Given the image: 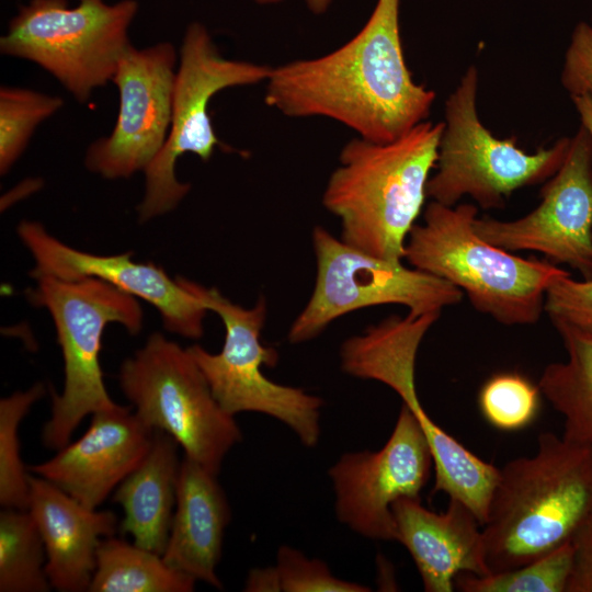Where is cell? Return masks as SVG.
Returning a JSON list of instances; mask_svg holds the SVG:
<instances>
[{
    "mask_svg": "<svg viewBox=\"0 0 592 592\" xmlns=\"http://www.w3.org/2000/svg\"><path fill=\"white\" fill-rule=\"evenodd\" d=\"M400 0H377L360 32L335 50L273 68L265 103L289 117L338 121L374 143L424 122L435 92L417 83L402 48Z\"/></svg>",
    "mask_w": 592,
    "mask_h": 592,
    "instance_id": "cell-1",
    "label": "cell"
},
{
    "mask_svg": "<svg viewBox=\"0 0 592 592\" xmlns=\"http://www.w3.org/2000/svg\"><path fill=\"white\" fill-rule=\"evenodd\" d=\"M537 452L500 468L482 525L491 572L536 560L571 542L592 513V447L539 434Z\"/></svg>",
    "mask_w": 592,
    "mask_h": 592,
    "instance_id": "cell-2",
    "label": "cell"
},
{
    "mask_svg": "<svg viewBox=\"0 0 592 592\" xmlns=\"http://www.w3.org/2000/svg\"><path fill=\"white\" fill-rule=\"evenodd\" d=\"M443 122L424 121L389 143L349 141L322 204L341 223V240L365 253L401 262L437 160Z\"/></svg>",
    "mask_w": 592,
    "mask_h": 592,
    "instance_id": "cell-3",
    "label": "cell"
},
{
    "mask_svg": "<svg viewBox=\"0 0 592 592\" xmlns=\"http://www.w3.org/2000/svg\"><path fill=\"white\" fill-rule=\"evenodd\" d=\"M477 215L473 204L431 201L409 232L403 259L464 291L476 310L502 325L536 323L549 285L569 272L483 240L474 227Z\"/></svg>",
    "mask_w": 592,
    "mask_h": 592,
    "instance_id": "cell-4",
    "label": "cell"
},
{
    "mask_svg": "<svg viewBox=\"0 0 592 592\" xmlns=\"http://www.w3.org/2000/svg\"><path fill=\"white\" fill-rule=\"evenodd\" d=\"M35 281L27 298L49 311L64 358V387L60 394L52 392V414L42 431L44 446L58 451L70 442L88 414L121 406L104 385L102 335L113 322L137 334L143 310L136 297L95 277L62 281L44 276Z\"/></svg>",
    "mask_w": 592,
    "mask_h": 592,
    "instance_id": "cell-5",
    "label": "cell"
},
{
    "mask_svg": "<svg viewBox=\"0 0 592 592\" xmlns=\"http://www.w3.org/2000/svg\"><path fill=\"white\" fill-rule=\"evenodd\" d=\"M137 11L136 0H31L10 21L0 52L36 64L86 103L112 81Z\"/></svg>",
    "mask_w": 592,
    "mask_h": 592,
    "instance_id": "cell-6",
    "label": "cell"
},
{
    "mask_svg": "<svg viewBox=\"0 0 592 592\" xmlns=\"http://www.w3.org/2000/svg\"><path fill=\"white\" fill-rule=\"evenodd\" d=\"M477 91L478 70L471 65L445 101L436 172L428 181L426 196L446 206L470 196L483 209L501 208L514 191L558 171L570 137L526 152L516 137L499 138L482 124Z\"/></svg>",
    "mask_w": 592,
    "mask_h": 592,
    "instance_id": "cell-7",
    "label": "cell"
},
{
    "mask_svg": "<svg viewBox=\"0 0 592 592\" xmlns=\"http://www.w3.org/2000/svg\"><path fill=\"white\" fill-rule=\"evenodd\" d=\"M118 380L147 426L169 434L185 456L216 475L242 439L235 415L217 402L187 348L160 332L122 363Z\"/></svg>",
    "mask_w": 592,
    "mask_h": 592,
    "instance_id": "cell-8",
    "label": "cell"
},
{
    "mask_svg": "<svg viewBox=\"0 0 592 592\" xmlns=\"http://www.w3.org/2000/svg\"><path fill=\"white\" fill-rule=\"evenodd\" d=\"M436 320L432 314L390 317L348 339L340 352L341 366L354 377L378 380L398 394L430 445L435 473L433 491L463 502L483 525L500 468L482 460L440 428L424 411L415 390L418 348Z\"/></svg>",
    "mask_w": 592,
    "mask_h": 592,
    "instance_id": "cell-9",
    "label": "cell"
},
{
    "mask_svg": "<svg viewBox=\"0 0 592 592\" xmlns=\"http://www.w3.org/2000/svg\"><path fill=\"white\" fill-rule=\"evenodd\" d=\"M197 295L209 311L216 312L225 326V341L218 353L203 346H189L220 407L231 415L259 412L286 424L306 447H314L320 435L321 398L301 388L270 380L262 366H275L278 353L264 346L261 331L266 318V304L260 297L244 308L224 297L217 288L193 282Z\"/></svg>",
    "mask_w": 592,
    "mask_h": 592,
    "instance_id": "cell-10",
    "label": "cell"
},
{
    "mask_svg": "<svg viewBox=\"0 0 592 592\" xmlns=\"http://www.w3.org/2000/svg\"><path fill=\"white\" fill-rule=\"evenodd\" d=\"M272 70L223 57L204 25L193 22L187 26L179 52L169 135L144 171L145 193L137 207L140 221L171 212L190 192L191 185L175 177L180 157L190 152L208 161L216 147H223L208 113L212 98L230 87L266 82Z\"/></svg>",
    "mask_w": 592,
    "mask_h": 592,
    "instance_id": "cell-11",
    "label": "cell"
},
{
    "mask_svg": "<svg viewBox=\"0 0 592 592\" xmlns=\"http://www.w3.org/2000/svg\"><path fill=\"white\" fill-rule=\"evenodd\" d=\"M317 261L314 291L288 330L291 343L318 337L332 321L354 310L398 304L417 318L441 314L460 303L463 292L449 282L401 262H389L334 237L322 226L312 230Z\"/></svg>",
    "mask_w": 592,
    "mask_h": 592,
    "instance_id": "cell-12",
    "label": "cell"
},
{
    "mask_svg": "<svg viewBox=\"0 0 592 592\" xmlns=\"http://www.w3.org/2000/svg\"><path fill=\"white\" fill-rule=\"evenodd\" d=\"M177 61L169 42L126 49L112 79L119 95L116 122L110 135L88 147L84 166L90 172L126 179L158 156L172 121Z\"/></svg>",
    "mask_w": 592,
    "mask_h": 592,
    "instance_id": "cell-13",
    "label": "cell"
},
{
    "mask_svg": "<svg viewBox=\"0 0 592 592\" xmlns=\"http://www.w3.org/2000/svg\"><path fill=\"white\" fill-rule=\"evenodd\" d=\"M475 230L508 251L543 253L592 278V137L580 125L558 171L540 191V203L514 220L476 218Z\"/></svg>",
    "mask_w": 592,
    "mask_h": 592,
    "instance_id": "cell-14",
    "label": "cell"
},
{
    "mask_svg": "<svg viewBox=\"0 0 592 592\" xmlns=\"http://www.w3.org/2000/svg\"><path fill=\"white\" fill-rule=\"evenodd\" d=\"M432 467L428 440L402 403L379 451L346 453L329 469L339 521L364 537L396 540L391 505L401 498H420Z\"/></svg>",
    "mask_w": 592,
    "mask_h": 592,
    "instance_id": "cell-15",
    "label": "cell"
},
{
    "mask_svg": "<svg viewBox=\"0 0 592 592\" xmlns=\"http://www.w3.org/2000/svg\"><path fill=\"white\" fill-rule=\"evenodd\" d=\"M18 236L35 261L31 276L62 281L102 280L156 307L163 327L178 335L200 339L209 311L194 289L193 281L171 278L153 262H136L130 252L99 255L75 249L52 236L42 224L23 220Z\"/></svg>",
    "mask_w": 592,
    "mask_h": 592,
    "instance_id": "cell-16",
    "label": "cell"
},
{
    "mask_svg": "<svg viewBox=\"0 0 592 592\" xmlns=\"http://www.w3.org/2000/svg\"><path fill=\"white\" fill-rule=\"evenodd\" d=\"M73 443L50 459L27 466L83 505L98 509L141 463L150 449L155 431L132 406L99 411Z\"/></svg>",
    "mask_w": 592,
    "mask_h": 592,
    "instance_id": "cell-17",
    "label": "cell"
},
{
    "mask_svg": "<svg viewBox=\"0 0 592 592\" xmlns=\"http://www.w3.org/2000/svg\"><path fill=\"white\" fill-rule=\"evenodd\" d=\"M396 540L412 557L424 591L452 592L459 573L489 574L482 526L467 505L449 499L446 512L425 509L420 498H401L391 505Z\"/></svg>",
    "mask_w": 592,
    "mask_h": 592,
    "instance_id": "cell-18",
    "label": "cell"
},
{
    "mask_svg": "<svg viewBox=\"0 0 592 592\" xmlns=\"http://www.w3.org/2000/svg\"><path fill=\"white\" fill-rule=\"evenodd\" d=\"M27 511L44 543L45 571L52 588L60 592L88 591L101 540L119 528L115 513L88 508L33 474Z\"/></svg>",
    "mask_w": 592,
    "mask_h": 592,
    "instance_id": "cell-19",
    "label": "cell"
},
{
    "mask_svg": "<svg viewBox=\"0 0 592 592\" xmlns=\"http://www.w3.org/2000/svg\"><path fill=\"white\" fill-rule=\"evenodd\" d=\"M230 516V508L217 475L184 456L162 558L170 567L195 581L221 589L216 568Z\"/></svg>",
    "mask_w": 592,
    "mask_h": 592,
    "instance_id": "cell-20",
    "label": "cell"
},
{
    "mask_svg": "<svg viewBox=\"0 0 592 592\" xmlns=\"http://www.w3.org/2000/svg\"><path fill=\"white\" fill-rule=\"evenodd\" d=\"M178 446L173 437L156 430L147 455L113 496L124 512L121 532L159 555L166 548L175 508L181 466Z\"/></svg>",
    "mask_w": 592,
    "mask_h": 592,
    "instance_id": "cell-21",
    "label": "cell"
},
{
    "mask_svg": "<svg viewBox=\"0 0 592 592\" xmlns=\"http://www.w3.org/2000/svg\"><path fill=\"white\" fill-rule=\"evenodd\" d=\"M567 352L565 362L547 365L540 394L565 420L562 437L592 447V332L550 319Z\"/></svg>",
    "mask_w": 592,
    "mask_h": 592,
    "instance_id": "cell-22",
    "label": "cell"
},
{
    "mask_svg": "<svg viewBox=\"0 0 592 592\" xmlns=\"http://www.w3.org/2000/svg\"><path fill=\"white\" fill-rule=\"evenodd\" d=\"M195 580L162 555L115 536L101 540L90 592H191Z\"/></svg>",
    "mask_w": 592,
    "mask_h": 592,
    "instance_id": "cell-23",
    "label": "cell"
},
{
    "mask_svg": "<svg viewBox=\"0 0 592 592\" xmlns=\"http://www.w3.org/2000/svg\"><path fill=\"white\" fill-rule=\"evenodd\" d=\"M46 553L27 510L2 508L0 513V591L47 592Z\"/></svg>",
    "mask_w": 592,
    "mask_h": 592,
    "instance_id": "cell-24",
    "label": "cell"
},
{
    "mask_svg": "<svg viewBox=\"0 0 592 592\" xmlns=\"http://www.w3.org/2000/svg\"><path fill=\"white\" fill-rule=\"evenodd\" d=\"M573 560V546L566 543L520 567L485 576L463 572L455 590L463 592H566Z\"/></svg>",
    "mask_w": 592,
    "mask_h": 592,
    "instance_id": "cell-25",
    "label": "cell"
},
{
    "mask_svg": "<svg viewBox=\"0 0 592 592\" xmlns=\"http://www.w3.org/2000/svg\"><path fill=\"white\" fill-rule=\"evenodd\" d=\"M64 106L60 96L2 86L0 88V173H8L35 129Z\"/></svg>",
    "mask_w": 592,
    "mask_h": 592,
    "instance_id": "cell-26",
    "label": "cell"
},
{
    "mask_svg": "<svg viewBox=\"0 0 592 592\" xmlns=\"http://www.w3.org/2000/svg\"><path fill=\"white\" fill-rule=\"evenodd\" d=\"M42 384L0 401V504L27 510L30 474L20 456L18 429L31 407L44 396Z\"/></svg>",
    "mask_w": 592,
    "mask_h": 592,
    "instance_id": "cell-27",
    "label": "cell"
},
{
    "mask_svg": "<svg viewBox=\"0 0 592 592\" xmlns=\"http://www.w3.org/2000/svg\"><path fill=\"white\" fill-rule=\"evenodd\" d=\"M483 418L501 431H519L537 417L540 390L519 373H500L490 377L479 392Z\"/></svg>",
    "mask_w": 592,
    "mask_h": 592,
    "instance_id": "cell-28",
    "label": "cell"
},
{
    "mask_svg": "<svg viewBox=\"0 0 592 592\" xmlns=\"http://www.w3.org/2000/svg\"><path fill=\"white\" fill-rule=\"evenodd\" d=\"M276 589L284 592H366L365 585L334 577L321 560L309 559L299 550L282 546L274 567Z\"/></svg>",
    "mask_w": 592,
    "mask_h": 592,
    "instance_id": "cell-29",
    "label": "cell"
},
{
    "mask_svg": "<svg viewBox=\"0 0 592 592\" xmlns=\"http://www.w3.org/2000/svg\"><path fill=\"white\" fill-rule=\"evenodd\" d=\"M544 311L592 332V278L573 280L570 273L556 278L546 292Z\"/></svg>",
    "mask_w": 592,
    "mask_h": 592,
    "instance_id": "cell-30",
    "label": "cell"
},
{
    "mask_svg": "<svg viewBox=\"0 0 592 592\" xmlns=\"http://www.w3.org/2000/svg\"><path fill=\"white\" fill-rule=\"evenodd\" d=\"M570 98L592 100V24L579 22L572 31L560 73Z\"/></svg>",
    "mask_w": 592,
    "mask_h": 592,
    "instance_id": "cell-31",
    "label": "cell"
},
{
    "mask_svg": "<svg viewBox=\"0 0 592 592\" xmlns=\"http://www.w3.org/2000/svg\"><path fill=\"white\" fill-rule=\"evenodd\" d=\"M573 560L566 592H592V513L571 538Z\"/></svg>",
    "mask_w": 592,
    "mask_h": 592,
    "instance_id": "cell-32",
    "label": "cell"
},
{
    "mask_svg": "<svg viewBox=\"0 0 592 592\" xmlns=\"http://www.w3.org/2000/svg\"><path fill=\"white\" fill-rule=\"evenodd\" d=\"M571 100L579 115L581 125L592 137V100L588 96H573Z\"/></svg>",
    "mask_w": 592,
    "mask_h": 592,
    "instance_id": "cell-33",
    "label": "cell"
},
{
    "mask_svg": "<svg viewBox=\"0 0 592 592\" xmlns=\"http://www.w3.org/2000/svg\"><path fill=\"white\" fill-rule=\"evenodd\" d=\"M259 4H274L284 0H253ZM309 10L315 14H322L329 8L331 0H305Z\"/></svg>",
    "mask_w": 592,
    "mask_h": 592,
    "instance_id": "cell-34",
    "label": "cell"
},
{
    "mask_svg": "<svg viewBox=\"0 0 592 592\" xmlns=\"http://www.w3.org/2000/svg\"><path fill=\"white\" fill-rule=\"evenodd\" d=\"M591 24H592V20H591Z\"/></svg>",
    "mask_w": 592,
    "mask_h": 592,
    "instance_id": "cell-35",
    "label": "cell"
}]
</instances>
